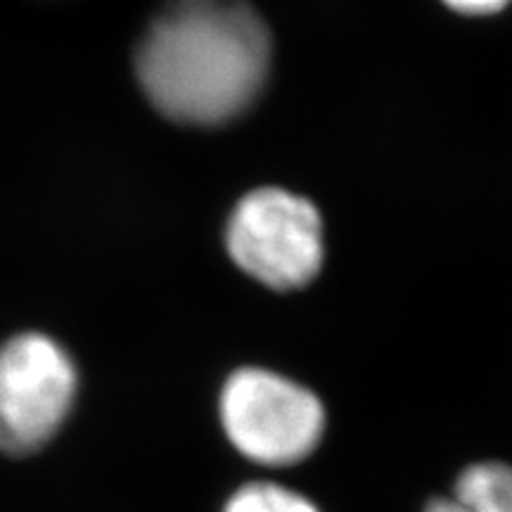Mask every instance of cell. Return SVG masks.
<instances>
[{
	"label": "cell",
	"instance_id": "ba28073f",
	"mask_svg": "<svg viewBox=\"0 0 512 512\" xmlns=\"http://www.w3.org/2000/svg\"><path fill=\"white\" fill-rule=\"evenodd\" d=\"M425 512H467V510L456 501V498H434V501L425 508Z\"/></svg>",
	"mask_w": 512,
	"mask_h": 512
},
{
	"label": "cell",
	"instance_id": "5b68a950",
	"mask_svg": "<svg viewBox=\"0 0 512 512\" xmlns=\"http://www.w3.org/2000/svg\"><path fill=\"white\" fill-rule=\"evenodd\" d=\"M453 498L467 512H512V467L501 463L467 467Z\"/></svg>",
	"mask_w": 512,
	"mask_h": 512
},
{
	"label": "cell",
	"instance_id": "8992f818",
	"mask_svg": "<svg viewBox=\"0 0 512 512\" xmlns=\"http://www.w3.org/2000/svg\"><path fill=\"white\" fill-rule=\"evenodd\" d=\"M226 512H318V508L283 486L249 484L230 498Z\"/></svg>",
	"mask_w": 512,
	"mask_h": 512
},
{
	"label": "cell",
	"instance_id": "6da1fadb",
	"mask_svg": "<svg viewBox=\"0 0 512 512\" xmlns=\"http://www.w3.org/2000/svg\"><path fill=\"white\" fill-rule=\"evenodd\" d=\"M268 67L271 36L245 0H169L136 50L147 100L188 126H219L245 112Z\"/></svg>",
	"mask_w": 512,
	"mask_h": 512
},
{
	"label": "cell",
	"instance_id": "3957f363",
	"mask_svg": "<svg viewBox=\"0 0 512 512\" xmlns=\"http://www.w3.org/2000/svg\"><path fill=\"white\" fill-rule=\"evenodd\" d=\"M228 252L242 271L273 290L309 285L323 264V221L304 197L259 188L228 221Z\"/></svg>",
	"mask_w": 512,
	"mask_h": 512
},
{
	"label": "cell",
	"instance_id": "7a4b0ae2",
	"mask_svg": "<svg viewBox=\"0 0 512 512\" xmlns=\"http://www.w3.org/2000/svg\"><path fill=\"white\" fill-rule=\"evenodd\" d=\"M221 422L230 444L261 465H292L318 446L325 411L302 384L261 368H242L221 392Z\"/></svg>",
	"mask_w": 512,
	"mask_h": 512
},
{
	"label": "cell",
	"instance_id": "277c9868",
	"mask_svg": "<svg viewBox=\"0 0 512 512\" xmlns=\"http://www.w3.org/2000/svg\"><path fill=\"white\" fill-rule=\"evenodd\" d=\"M79 373L55 339L27 332L0 347V451L27 456L55 437L72 411Z\"/></svg>",
	"mask_w": 512,
	"mask_h": 512
},
{
	"label": "cell",
	"instance_id": "52a82bcc",
	"mask_svg": "<svg viewBox=\"0 0 512 512\" xmlns=\"http://www.w3.org/2000/svg\"><path fill=\"white\" fill-rule=\"evenodd\" d=\"M451 10L460 12V15H475V17H484V15H496L501 12L510 0H444Z\"/></svg>",
	"mask_w": 512,
	"mask_h": 512
}]
</instances>
